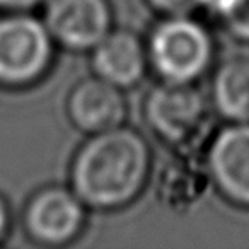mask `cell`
<instances>
[{
    "label": "cell",
    "mask_w": 249,
    "mask_h": 249,
    "mask_svg": "<svg viewBox=\"0 0 249 249\" xmlns=\"http://www.w3.org/2000/svg\"><path fill=\"white\" fill-rule=\"evenodd\" d=\"M152 154L137 130L120 124L94 133L79 149L70 167V183L84 205L94 210H118L145 188Z\"/></svg>",
    "instance_id": "6da1fadb"
},
{
    "label": "cell",
    "mask_w": 249,
    "mask_h": 249,
    "mask_svg": "<svg viewBox=\"0 0 249 249\" xmlns=\"http://www.w3.org/2000/svg\"><path fill=\"white\" fill-rule=\"evenodd\" d=\"M145 45L149 67L162 82L195 84L210 69L215 56L210 31L190 14L164 16Z\"/></svg>",
    "instance_id": "7a4b0ae2"
},
{
    "label": "cell",
    "mask_w": 249,
    "mask_h": 249,
    "mask_svg": "<svg viewBox=\"0 0 249 249\" xmlns=\"http://www.w3.org/2000/svg\"><path fill=\"white\" fill-rule=\"evenodd\" d=\"M55 41L41 19L29 12L0 16V86L21 89L38 82L53 60Z\"/></svg>",
    "instance_id": "3957f363"
},
{
    "label": "cell",
    "mask_w": 249,
    "mask_h": 249,
    "mask_svg": "<svg viewBox=\"0 0 249 249\" xmlns=\"http://www.w3.org/2000/svg\"><path fill=\"white\" fill-rule=\"evenodd\" d=\"M212 103L195 84L162 82L145 99V120L150 130L169 145L184 147L203 135Z\"/></svg>",
    "instance_id": "277c9868"
},
{
    "label": "cell",
    "mask_w": 249,
    "mask_h": 249,
    "mask_svg": "<svg viewBox=\"0 0 249 249\" xmlns=\"http://www.w3.org/2000/svg\"><path fill=\"white\" fill-rule=\"evenodd\" d=\"M45 22L55 45L90 52L113 29L109 0H45Z\"/></svg>",
    "instance_id": "5b68a950"
},
{
    "label": "cell",
    "mask_w": 249,
    "mask_h": 249,
    "mask_svg": "<svg viewBox=\"0 0 249 249\" xmlns=\"http://www.w3.org/2000/svg\"><path fill=\"white\" fill-rule=\"evenodd\" d=\"M86 208L72 188H45L29 200L24 227L29 237L39 244L65 246L82 231Z\"/></svg>",
    "instance_id": "8992f818"
},
{
    "label": "cell",
    "mask_w": 249,
    "mask_h": 249,
    "mask_svg": "<svg viewBox=\"0 0 249 249\" xmlns=\"http://www.w3.org/2000/svg\"><path fill=\"white\" fill-rule=\"evenodd\" d=\"M207 162L217 190L234 205L249 208V123H229L215 133Z\"/></svg>",
    "instance_id": "52a82bcc"
},
{
    "label": "cell",
    "mask_w": 249,
    "mask_h": 249,
    "mask_svg": "<svg viewBox=\"0 0 249 249\" xmlns=\"http://www.w3.org/2000/svg\"><path fill=\"white\" fill-rule=\"evenodd\" d=\"M67 111L77 130L94 135L124 124L126 101L123 89L94 75L73 87Z\"/></svg>",
    "instance_id": "ba28073f"
},
{
    "label": "cell",
    "mask_w": 249,
    "mask_h": 249,
    "mask_svg": "<svg viewBox=\"0 0 249 249\" xmlns=\"http://www.w3.org/2000/svg\"><path fill=\"white\" fill-rule=\"evenodd\" d=\"M90 65L94 75L120 89H132L149 69L147 45L132 31L111 29L92 50Z\"/></svg>",
    "instance_id": "9c48e42d"
},
{
    "label": "cell",
    "mask_w": 249,
    "mask_h": 249,
    "mask_svg": "<svg viewBox=\"0 0 249 249\" xmlns=\"http://www.w3.org/2000/svg\"><path fill=\"white\" fill-rule=\"evenodd\" d=\"M210 103L229 123H249V58L234 56L215 70Z\"/></svg>",
    "instance_id": "30bf717a"
},
{
    "label": "cell",
    "mask_w": 249,
    "mask_h": 249,
    "mask_svg": "<svg viewBox=\"0 0 249 249\" xmlns=\"http://www.w3.org/2000/svg\"><path fill=\"white\" fill-rule=\"evenodd\" d=\"M222 24L235 39L249 43V0H242L237 11Z\"/></svg>",
    "instance_id": "8fae6325"
},
{
    "label": "cell",
    "mask_w": 249,
    "mask_h": 249,
    "mask_svg": "<svg viewBox=\"0 0 249 249\" xmlns=\"http://www.w3.org/2000/svg\"><path fill=\"white\" fill-rule=\"evenodd\" d=\"M242 0H198V7L203 9L212 18L225 22L241 5Z\"/></svg>",
    "instance_id": "7c38bea8"
},
{
    "label": "cell",
    "mask_w": 249,
    "mask_h": 249,
    "mask_svg": "<svg viewBox=\"0 0 249 249\" xmlns=\"http://www.w3.org/2000/svg\"><path fill=\"white\" fill-rule=\"evenodd\" d=\"M150 7H154L162 16L190 14L198 7V0H147Z\"/></svg>",
    "instance_id": "4fadbf2b"
},
{
    "label": "cell",
    "mask_w": 249,
    "mask_h": 249,
    "mask_svg": "<svg viewBox=\"0 0 249 249\" xmlns=\"http://www.w3.org/2000/svg\"><path fill=\"white\" fill-rule=\"evenodd\" d=\"M45 0H0V11L4 12H29Z\"/></svg>",
    "instance_id": "5bb4252c"
},
{
    "label": "cell",
    "mask_w": 249,
    "mask_h": 249,
    "mask_svg": "<svg viewBox=\"0 0 249 249\" xmlns=\"http://www.w3.org/2000/svg\"><path fill=\"white\" fill-rule=\"evenodd\" d=\"M11 208L5 198L0 195V242H4L11 231Z\"/></svg>",
    "instance_id": "9a60e30c"
}]
</instances>
